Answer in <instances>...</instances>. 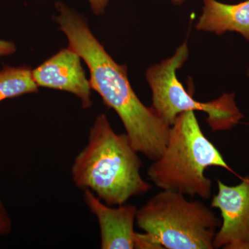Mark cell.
Returning <instances> with one entry per match:
<instances>
[{"instance_id": "obj_11", "label": "cell", "mask_w": 249, "mask_h": 249, "mask_svg": "<svg viewBox=\"0 0 249 249\" xmlns=\"http://www.w3.org/2000/svg\"><path fill=\"white\" fill-rule=\"evenodd\" d=\"M11 223L2 203L0 201V235H6L11 231Z\"/></svg>"}, {"instance_id": "obj_2", "label": "cell", "mask_w": 249, "mask_h": 249, "mask_svg": "<svg viewBox=\"0 0 249 249\" xmlns=\"http://www.w3.org/2000/svg\"><path fill=\"white\" fill-rule=\"evenodd\" d=\"M138 153L127 134L116 133L107 116L100 114L90 128L88 145L72 165V180L108 206L126 204L151 190L142 178Z\"/></svg>"}, {"instance_id": "obj_3", "label": "cell", "mask_w": 249, "mask_h": 249, "mask_svg": "<svg viewBox=\"0 0 249 249\" xmlns=\"http://www.w3.org/2000/svg\"><path fill=\"white\" fill-rule=\"evenodd\" d=\"M153 161L147 176L156 186L203 199H209L212 194V181L205 175L208 168L220 167L234 173L203 132L193 111L177 118L164 150Z\"/></svg>"}, {"instance_id": "obj_15", "label": "cell", "mask_w": 249, "mask_h": 249, "mask_svg": "<svg viewBox=\"0 0 249 249\" xmlns=\"http://www.w3.org/2000/svg\"><path fill=\"white\" fill-rule=\"evenodd\" d=\"M247 76L249 77V66L248 67V70H247Z\"/></svg>"}, {"instance_id": "obj_4", "label": "cell", "mask_w": 249, "mask_h": 249, "mask_svg": "<svg viewBox=\"0 0 249 249\" xmlns=\"http://www.w3.org/2000/svg\"><path fill=\"white\" fill-rule=\"evenodd\" d=\"M136 223L162 249H213L221 221L199 201L161 190L137 210Z\"/></svg>"}, {"instance_id": "obj_5", "label": "cell", "mask_w": 249, "mask_h": 249, "mask_svg": "<svg viewBox=\"0 0 249 249\" xmlns=\"http://www.w3.org/2000/svg\"><path fill=\"white\" fill-rule=\"evenodd\" d=\"M188 58L189 48L186 41L172 56L147 69L145 78L152 91L151 107L169 127L183 112L200 111L207 114L206 122L213 131L231 130L244 118L235 102V93H224L209 102L196 101L178 77V70Z\"/></svg>"}, {"instance_id": "obj_10", "label": "cell", "mask_w": 249, "mask_h": 249, "mask_svg": "<svg viewBox=\"0 0 249 249\" xmlns=\"http://www.w3.org/2000/svg\"><path fill=\"white\" fill-rule=\"evenodd\" d=\"M32 70L27 67H4L0 70V102L38 91Z\"/></svg>"}, {"instance_id": "obj_12", "label": "cell", "mask_w": 249, "mask_h": 249, "mask_svg": "<svg viewBox=\"0 0 249 249\" xmlns=\"http://www.w3.org/2000/svg\"><path fill=\"white\" fill-rule=\"evenodd\" d=\"M88 1H89L93 14L96 16H101L106 12L109 0H88Z\"/></svg>"}, {"instance_id": "obj_1", "label": "cell", "mask_w": 249, "mask_h": 249, "mask_svg": "<svg viewBox=\"0 0 249 249\" xmlns=\"http://www.w3.org/2000/svg\"><path fill=\"white\" fill-rule=\"evenodd\" d=\"M58 14L54 20L89 70L91 89L120 118L132 146L152 160L164 150L169 126L151 107L139 99L131 86L126 65L117 63L91 32L84 16L63 3H55Z\"/></svg>"}, {"instance_id": "obj_7", "label": "cell", "mask_w": 249, "mask_h": 249, "mask_svg": "<svg viewBox=\"0 0 249 249\" xmlns=\"http://www.w3.org/2000/svg\"><path fill=\"white\" fill-rule=\"evenodd\" d=\"M32 75L38 87L71 93L79 98L84 109L92 105V89L82 66L81 58L70 47L47 59L32 70Z\"/></svg>"}, {"instance_id": "obj_14", "label": "cell", "mask_w": 249, "mask_h": 249, "mask_svg": "<svg viewBox=\"0 0 249 249\" xmlns=\"http://www.w3.org/2000/svg\"><path fill=\"white\" fill-rule=\"evenodd\" d=\"M186 0H171L172 3L175 6H181Z\"/></svg>"}, {"instance_id": "obj_8", "label": "cell", "mask_w": 249, "mask_h": 249, "mask_svg": "<svg viewBox=\"0 0 249 249\" xmlns=\"http://www.w3.org/2000/svg\"><path fill=\"white\" fill-rule=\"evenodd\" d=\"M84 199L97 218L101 249H138L139 233L134 231L137 206L125 204L116 208L108 206L89 190H85Z\"/></svg>"}, {"instance_id": "obj_9", "label": "cell", "mask_w": 249, "mask_h": 249, "mask_svg": "<svg viewBox=\"0 0 249 249\" xmlns=\"http://www.w3.org/2000/svg\"><path fill=\"white\" fill-rule=\"evenodd\" d=\"M196 27L197 31L217 36L237 33L249 41V0L235 4L203 0L202 12Z\"/></svg>"}, {"instance_id": "obj_6", "label": "cell", "mask_w": 249, "mask_h": 249, "mask_svg": "<svg viewBox=\"0 0 249 249\" xmlns=\"http://www.w3.org/2000/svg\"><path fill=\"white\" fill-rule=\"evenodd\" d=\"M218 191L211 208L219 210L220 228L216 232L214 249H249V175L235 186L217 181Z\"/></svg>"}, {"instance_id": "obj_13", "label": "cell", "mask_w": 249, "mask_h": 249, "mask_svg": "<svg viewBox=\"0 0 249 249\" xmlns=\"http://www.w3.org/2000/svg\"><path fill=\"white\" fill-rule=\"evenodd\" d=\"M16 51V46L14 42L9 41L0 40V55H9L14 53Z\"/></svg>"}]
</instances>
